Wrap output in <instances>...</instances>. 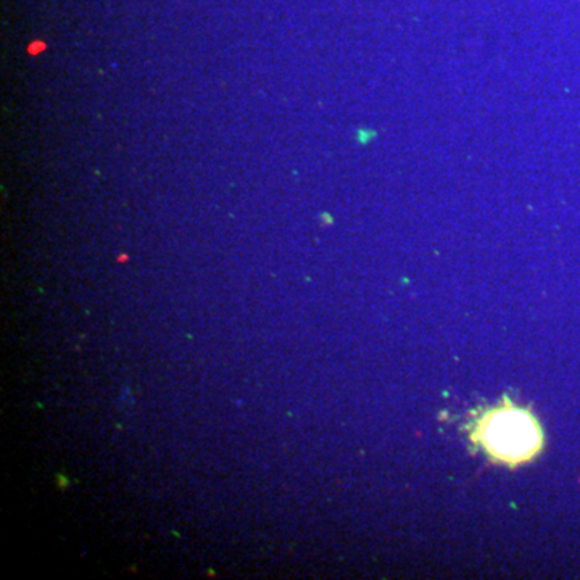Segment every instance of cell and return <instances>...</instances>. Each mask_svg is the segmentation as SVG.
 Returning a JSON list of instances; mask_svg holds the SVG:
<instances>
[{
	"mask_svg": "<svg viewBox=\"0 0 580 580\" xmlns=\"http://www.w3.org/2000/svg\"><path fill=\"white\" fill-rule=\"evenodd\" d=\"M472 442L482 446L491 460L516 468L539 455L545 437L532 413L505 401L479 418Z\"/></svg>",
	"mask_w": 580,
	"mask_h": 580,
	"instance_id": "obj_1",
	"label": "cell"
}]
</instances>
